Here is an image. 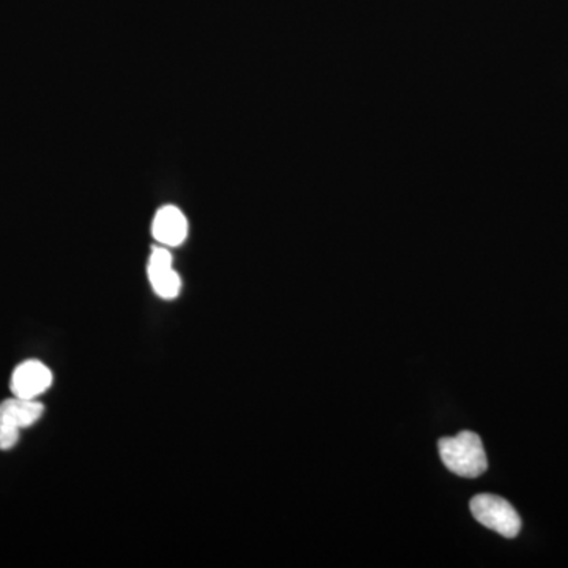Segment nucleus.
<instances>
[{"mask_svg": "<svg viewBox=\"0 0 568 568\" xmlns=\"http://www.w3.org/2000/svg\"><path fill=\"white\" fill-rule=\"evenodd\" d=\"M44 407L37 399L14 398L6 399L0 403V426H10V428H28L40 420L43 416Z\"/></svg>", "mask_w": 568, "mask_h": 568, "instance_id": "obj_6", "label": "nucleus"}, {"mask_svg": "<svg viewBox=\"0 0 568 568\" xmlns=\"http://www.w3.org/2000/svg\"><path fill=\"white\" fill-rule=\"evenodd\" d=\"M20 432L21 429L10 428V426H0V450H10L17 446Z\"/></svg>", "mask_w": 568, "mask_h": 568, "instance_id": "obj_7", "label": "nucleus"}, {"mask_svg": "<svg viewBox=\"0 0 568 568\" xmlns=\"http://www.w3.org/2000/svg\"><path fill=\"white\" fill-rule=\"evenodd\" d=\"M52 384V373L39 361H28L18 366L11 375L10 388L14 396L36 399L43 395Z\"/></svg>", "mask_w": 568, "mask_h": 568, "instance_id": "obj_3", "label": "nucleus"}, {"mask_svg": "<svg viewBox=\"0 0 568 568\" xmlns=\"http://www.w3.org/2000/svg\"><path fill=\"white\" fill-rule=\"evenodd\" d=\"M439 455L444 466L459 477H480L488 469L484 443L473 432H462L455 437L439 439Z\"/></svg>", "mask_w": 568, "mask_h": 568, "instance_id": "obj_1", "label": "nucleus"}, {"mask_svg": "<svg viewBox=\"0 0 568 568\" xmlns=\"http://www.w3.org/2000/svg\"><path fill=\"white\" fill-rule=\"evenodd\" d=\"M470 511L480 525L499 536L515 538L521 530L518 511L504 497L478 495L470 500Z\"/></svg>", "mask_w": 568, "mask_h": 568, "instance_id": "obj_2", "label": "nucleus"}, {"mask_svg": "<svg viewBox=\"0 0 568 568\" xmlns=\"http://www.w3.org/2000/svg\"><path fill=\"white\" fill-rule=\"evenodd\" d=\"M152 234L160 244L178 246L183 244L189 234V222L178 207L168 205L156 212Z\"/></svg>", "mask_w": 568, "mask_h": 568, "instance_id": "obj_5", "label": "nucleus"}, {"mask_svg": "<svg viewBox=\"0 0 568 568\" xmlns=\"http://www.w3.org/2000/svg\"><path fill=\"white\" fill-rule=\"evenodd\" d=\"M148 275L153 291L160 297L171 301L181 293V278L173 271V257L168 250L153 248L151 260H149Z\"/></svg>", "mask_w": 568, "mask_h": 568, "instance_id": "obj_4", "label": "nucleus"}]
</instances>
